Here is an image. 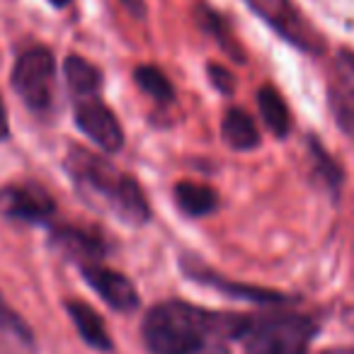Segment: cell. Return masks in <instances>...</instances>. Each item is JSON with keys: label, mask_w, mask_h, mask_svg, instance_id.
<instances>
[{"label": "cell", "mask_w": 354, "mask_h": 354, "mask_svg": "<svg viewBox=\"0 0 354 354\" xmlns=\"http://www.w3.org/2000/svg\"><path fill=\"white\" fill-rule=\"evenodd\" d=\"M49 3H51L54 8H64V6H68L71 0H49Z\"/></svg>", "instance_id": "cb8c5ba5"}, {"label": "cell", "mask_w": 354, "mask_h": 354, "mask_svg": "<svg viewBox=\"0 0 354 354\" xmlns=\"http://www.w3.org/2000/svg\"><path fill=\"white\" fill-rule=\"evenodd\" d=\"M209 75H212V83H214V88H216V90H221L223 95L233 93V88H236V80H233V75L228 73L226 68L212 64V66H209Z\"/></svg>", "instance_id": "44dd1931"}, {"label": "cell", "mask_w": 354, "mask_h": 354, "mask_svg": "<svg viewBox=\"0 0 354 354\" xmlns=\"http://www.w3.org/2000/svg\"><path fill=\"white\" fill-rule=\"evenodd\" d=\"M223 141L233 148V151H252L260 146V131L255 127V119L241 107H233L226 112L221 122Z\"/></svg>", "instance_id": "4fadbf2b"}, {"label": "cell", "mask_w": 354, "mask_h": 354, "mask_svg": "<svg viewBox=\"0 0 354 354\" xmlns=\"http://www.w3.org/2000/svg\"><path fill=\"white\" fill-rule=\"evenodd\" d=\"M10 83L17 97L37 117L51 114L56 102V59L46 46H32L17 56Z\"/></svg>", "instance_id": "277c9868"}, {"label": "cell", "mask_w": 354, "mask_h": 354, "mask_svg": "<svg viewBox=\"0 0 354 354\" xmlns=\"http://www.w3.org/2000/svg\"><path fill=\"white\" fill-rule=\"evenodd\" d=\"M64 75H66V85L73 93L75 100H85V97H95L102 85V73L100 68H95L90 61L80 59V56H68L64 61Z\"/></svg>", "instance_id": "5bb4252c"}, {"label": "cell", "mask_w": 354, "mask_h": 354, "mask_svg": "<svg viewBox=\"0 0 354 354\" xmlns=\"http://www.w3.org/2000/svg\"><path fill=\"white\" fill-rule=\"evenodd\" d=\"M122 6L127 8L131 15H136V17L146 15V3H143V0H122Z\"/></svg>", "instance_id": "603a6c76"}, {"label": "cell", "mask_w": 354, "mask_h": 354, "mask_svg": "<svg viewBox=\"0 0 354 354\" xmlns=\"http://www.w3.org/2000/svg\"><path fill=\"white\" fill-rule=\"evenodd\" d=\"M75 127L90 138L97 148H102L104 153H119L124 148V131L122 124L117 122L114 112L95 97L75 100Z\"/></svg>", "instance_id": "8992f818"}, {"label": "cell", "mask_w": 354, "mask_h": 354, "mask_svg": "<svg viewBox=\"0 0 354 354\" xmlns=\"http://www.w3.org/2000/svg\"><path fill=\"white\" fill-rule=\"evenodd\" d=\"M64 165L78 194H83L90 204L107 209L129 226H143L151 221V207L143 189L133 177L124 175L109 160L73 146Z\"/></svg>", "instance_id": "7a4b0ae2"}, {"label": "cell", "mask_w": 354, "mask_h": 354, "mask_svg": "<svg viewBox=\"0 0 354 354\" xmlns=\"http://www.w3.org/2000/svg\"><path fill=\"white\" fill-rule=\"evenodd\" d=\"M133 80L143 93H148L158 102H172L175 100V88L158 66H138L133 71Z\"/></svg>", "instance_id": "d6986e66"}, {"label": "cell", "mask_w": 354, "mask_h": 354, "mask_svg": "<svg viewBox=\"0 0 354 354\" xmlns=\"http://www.w3.org/2000/svg\"><path fill=\"white\" fill-rule=\"evenodd\" d=\"M175 202L187 216H209L216 212L218 194L216 189L199 183H177L175 185Z\"/></svg>", "instance_id": "9a60e30c"}, {"label": "cell", "mask_w": 354, "mask_h": 354, "mask_svg": "<svg viewBox=\"0 0 354 354\" xmlns=\"http://www.w3.org/2000/svg\"><path fill=\"white\" fill-rule=\"evenodd\" d=\"M315 335L318 323L308 315H250L241 344L243 354H308Z\"/></svg>", "instance_id": "3957f363"}, {"label": "cell", "mask_w": 354, "mask_h": 354, "mask_svg": "<svg viewBox=\"0 0 354 354\" xmlns=\"http://www.w3.org/2000/svg\"><path fill=\"white\" fill-rule=\"evenodd\" d=\"M0 333L8 335L10 339H15V342L22 344V347L32 349V352L37 349L35 330H32L30 323H27V320L22 318L6 299H3V294H0Z\"/></svg>", "instance_id": "ac0fdd59"}, {"label": "cell", "mask_w": 354, "mask_h": 354, "mask_svg": "<svg viewBox=\"0 0 354 354\" xmlns=\"http://www.w3.org/2000/svg\"><path fill=\"white\" fill-rule=\"evenodd\" d=\"M257 107L265 119L267 129L274 133L277 138H284L291 131V112L289 104L284 102V97L279 95V90L272 85H262L257 93Z\"/></svg>", "instance_id": "2e32d148"}, {"label": "cell", "mask_w": 354, "mask_h": 354, "mask_svg": "<svg viewBox=\"0 0 354 354\" xmlns=\"http://www.w3.org/2000/svg\"><path fill=\"white\" fill-rule=\"evenodd\" d=\"M330 109L337 124L354 136V51H337L330 78Z\"/></svg>", "instance_id": "30bf717a"}, {"label": "cell", "mask_w": 354, "mask_h": 354, "mask_svg": "<svg viewBox=\"0 0 354 354\" xmlns=\"http://www.w3.org/2000/svg\"><path fill=\"white\" fill-rule=\"evenodd\" d=\"M83 279L88 286L117 313H133L141 306V296H138L133 281L127 274L117 270H109L102 262H90V265L78 267Z\"/></svg>", "instance_id": "ba28073f"}, {"label": "cell", "mask_w": 354, "mask_h": 354, "mask_svg": "<svg viewBox=\"0 0 354 354\" xmlns=\"http://www.w3.org/2000/svg\"><path fill=\"white\" fill-rule=\"evenodd\" d=\"M10 136V122H8V112H6V102L0 97V143Z\"/></svg>", "instance_id": "7402d4cb"}, {"label": "cell", "mask_w": 354, "mask_h": 354, "mask_svg": "<svg viewBox=\"0 0 354 354\" xmlns=\"http://www.w3.org/2000/svg\"><path fill=\"white\" fill-rule=\"evenodd\" d=\"M197 17H199V25H202L204 30H207L209 35L216 39V44L221 46V49L226 51L231 59L245 61V56H243V49L238 46V41H236V37H233L231 27H228V22L223 20V17L218 15L216 10H212V8H207V6H199Z\"/></svg>", "instance_id": "e0dca14e"}, {"label": "cell", "mask_w": 354, "mask_h": 354, "mask_svg": "<svg viewBox=\"0 0 354 354\" xmlns=\"http://www.w3.org/2000/svg\"><path fill=\"white\" fill-rule=\"evenodd\" d=\"M54 212L56 202L51 199V194L37 185L22 183L0 187V216L41 226V223H49Z\"/></svg>", "instance_id": "52a82bcc"}, {"label": "cell", "mask_w": 354, "mask_h": 354, "mask_svg": "<svg viewBox=\"0 0 354 354\" xmlns=\"http://www.w3.org/2000/svg\"><path fill=\"white\" fill-rule=\"evenodd\" d=\"M64 308H66V313H68L73 328L78 330L80 339H83L90 349H97V352H114L112 335H109L102 315H100L93 306L85 304V301H80V299H68L64 304Z\"/></svg>", "instance_id": "7c38bea8"}, {"label": "cell", "mask_w": 354, "mask_h": 354, "mask_svg": "<svg viewBox=\"0 0 354 354\" xmlns=\"http://www.w3.org/2000/svg\"><path fill=\"white\" fill-rule=\"evenodd\" d=\"M250 315L209 310L189 301L167 299L143 315L141 337L151 354H231L241 342Z\"/></svg>", "instance_id": "6da1fadb"}, {"label": "cell", "mask_w": 354, "mask_h": 354, "mask_svg": "<svg viewBox=\"0 0 354 354\" xmlns=\"http://www.w3.org/2000/svg\"><path fill=\"white\" fill-rule=\"evenodd\" d=\"M183 272L192 281H197V284L212 286V289L221 291V294H226V296H233V299L252 301V304H260V306L291 304V296L281 294V291L265 289V286L243 284V281H231V279H226V277L216 274L214 270H209V267H204L199 260H189V257H185V260H183Z\"/></svg>", "instance_id": "9c48e42d"}, {"label": "cell", "mask_w": 354, "mask_h": 354, "mask_svg": "<svg viewBox=\"0 0 354 354\" xmlns=\"http://www.w3.org/2000/svg\"><path fill=\"white\" fill-rule=\"evenodd\" d=\"M252 12L260 15L281 39L294 44L296 49L306 54H320L325 49V41L320 32L304 17V12L291 0H245Z\"/></svg>", "instance_id": "5b68a950"}, {"label": "cell", "mask_w": 354, "mask_h": 354, "mask_svg": "<svg viewBox=\"0 0 354 354\" xmlns=\"http://www.w3.org/2000/svg\"><path fill=\"white\" fill-rule=\"evenodd\" d=\"M308 146H310V158H313V170L323 177L330 189H337L342 185V167L328 156V151L315 138H308Z\"/></svg>", "instance_id": "ffe728a7"}, {"label": "cell", "mask_w": 354, "mask_h": 354, "mask_svg": "<svg viewBox=\"0 0 354 354\" xmlns=\"http://www.w3.org/2000/svg\"><path fill=\"white\" fill-rule=\"evenodd\" d=\"M49 243L61 255L73 260L78 267L90 265V262H100L107 255V245H104L102 236L78 226H54Z\"/></svg>", "instance_id": "8fae6325"}]
</instances>
